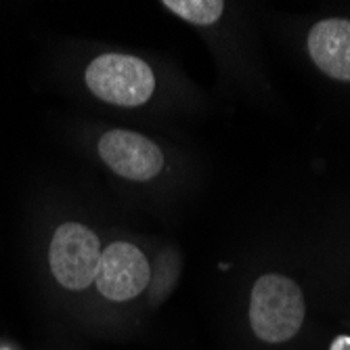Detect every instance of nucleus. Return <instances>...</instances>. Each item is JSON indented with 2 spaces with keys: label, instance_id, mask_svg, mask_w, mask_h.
Returning <instances> with one entry per match:
<instances>
[{
  "label": "nucleus",
  "instance_id": "obj_4",
  "mask_svg": "<svg viewBox=\"0 0 350 350\" xmlns=\"http://www.w3.org/2000/svg\"><path fill=\"white\" fill-rule=\"evenodd\" d=\"M151 267L145 254L129 243L113 241L101 252V262L97 271V290L111 302H126L137 298L149 285Z\"/></svg>",
  "mask_w": 350,
  "mask_h": 350
},
{
  "label": "nucleus",
  "instance_id": "obj_5",
  "mask_svg": "<svg viewBox=\"0 0 350 350\" xmlns=\"http://www.w3.org/2000/svg\"><path fill=\"white\" fill-rule=\"evenodd\" d=\"M101 160L122 178L151 180L164 168V153L153 141L131 131H109L99 141Z\"/></svg>",
  "mask_w": 350,
  "mask_h": 350
},
{
  "label": "nucleus",
  "instance_id": "obj_6",
  "mask_svg": "<svg viewBox=\"0 0 350 350\" xmlns=\"http://www.w3.org/2000/svg\"><path fill=\"white\" fill-rule=\"evenodd\" d=\"M308 53L321 72L350 82V21L325 19L314 23L308 34Z\"/></svg>",
  "mask_w": 350,
  "mask_h": 350
},
{
  "label": "nucleus",
  "instance_id": "obj_1",
  "mask_svg": "<svg viewBox=\"0 0 350 350\" xmlns=\"http://www.w3.org/2000/svg\"><path fill=\"white\" fill-rule=\"evenodd\" d=\"M304 321V296L298 283L283 275H262L252 288L250 323L262 342L279 344L294 338Z\"/></svg>",
  "mask_w": 350,
  "mask_h": 350
},
{
  "label": "nucleus",
  "instance_id": "obj_7",
  "mask_svg": "<svg viewBox=\"0 0 350 350\" xmlns=\"http://www.w3.org/2000/svg\"><path fill=\"white\" fill-rule=\"evenodd\" d=\"M164 7L193 25H210L225 11L222 0H166Z\"/></svg>",
  "mask_w": 350,
  "mask_h": 350
},
{
  "label": "nucleus",
  "instance_id": "obj_8",
  "mask_svg": "<svg viewBox=\"0 0 350 350\" xmlns=\"http://www.w3.org/2000/svg\"><path fill=\"white\" fill-rule=\"evenodd\" d=\"M332 350H350V338L348 336H340L338 340H334Z\"/></svg>",
  "mask_w": 350,
  "mask_h": 350
},
{
  "label": "nucleus",
  "instance_id": "obj_3",
  "mask_svg": "<svg viewBox=\"0 0 350 350\" xmlns=\"http://www.w3.org/2000/svg\"><path fill=\"white\" fill-rule=\"evenodd\" d=\"M101 241L80 222H63L51 237L49 267L55 281L70 292H82L97 279Z\"/></svg>",
  "mask_w": 350,
  "mask_h": 350
},
{
  "label": "nucleus",
  "instance_id": "obj_2",
  "mask_svg": "<svg viewBox=\"0 0 350 350\" xmlns=\"http://www.w3.org/2000/svg\"><path fill=\"white\" fill-rule=\"evenodd\" d=\"M84 80L94 97L118 107H139L151 99L155 90L151 68L133 55H101L92 59Z\"/></svg>",
  "mask_w": 350,
  "mask_h": 350
},
{
  "label": "nucleus",
  "instance_id": "obj_9",
  "mask_svg": "<svg viewBox=\"0 0 350 350\" xmlns=\"http://www.w3.org/2000/svg\"><path fill=\"white\" fill-rule=\"evenodd\" d=\"M0 350H7V348H0Z\"/></svg>",
  "mask_w": 350,
  "mask_h": 350
}]
</instances>
